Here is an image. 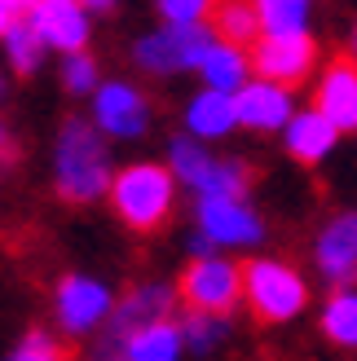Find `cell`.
I'll return each instance as SVG.
<instances>
[{"instance_id": "836d02e7", "label": "cell", "mask_w": 357, "mask_h": 361, "mask_svg": "<svg viewBox=\"0 0 357 361\" xmlns=\"http://www.w3.org/2000/svg\"><path fill=\"white\" fill-rule=\"evenodd\" d=\"M23 5H27V9H31V5H35V0H23Z\"/></svg>"}, {"instance_id": "cb8c5ba5", "label": "cell", "mask_w": 357, "mask_h": 361, "mask_svg": "<svg viewBox=\"0 0 357 361\" xmlns=\"http://www.w3.org/2000/svg\"><path fill=\"white\" fill-rule=\"evenodd\" d=\"M5 53H9V62H13L18 75H31V71L40 66V58H44V40H40V35H35L27 23H18V27L5 35Z\"/></svg>"}, {"instance_id": "e575fe53", "label": "cell", "mask_w": 357, "mask_h": 361, "mask_svg": "<svg viewBox=\"0 0 357 361\" xmlns=\"http://www.w3.org/2000/svg\"><path fill=\"white\" fill-rule=\"evenodd\" d=\"M111 361H123V357H111Z\"/></svg>"}, {"instance_id": "4dcf8cb0", "label": "cell", "mask_w": 357, "mask_h": 361, "mask_svg": "<svg viewBox=\"0 0 357 361\" xmlns=\"http://www.w3.org/2000/svg\"><path fill=\"white\" fill-rule=\"evenodd\" d=\"M84 9H97V13H111L115 9V0H80Z\"/></svg>"}, {"instance_id": "5b68a950", "label": "cell", "mask_w": 357, "mask_h": 361, "mask_svg": "<svg viewBox=\"0 0 357 361\" xmlns=\"http://www.w3.org/2000/svg\"><path fill=\"white\" fill-rule=\"evenodd\" d=\"M181 300L190 304V313L225 317L243 300V269L229 264V260H221V256L194 260L186 274H181Z\"/></svg>"}, {"instance_id": "d4e9b609", "label": "cell", "mask_w": 357, "mask_h": 361, "mask_svg": "<svg viewBox=\"0 0 357 361\" xmlns=\"http://www.w3.org/2000/svg\"><path fill=\"white\" fill-rule=\"evenodd\" d=\"M225 322L221 317H212V313H186L181 317V339L194 348V353H212L225 339Z\"/></svg>"}, {"instance_id": "83f0119b", "label": "cell", "mask_w": 357, "mask_h": 361, "mask_svg": "<svg viewBox=\"0 0 357 361\" xmlns=\"http://www.w3.org/2000/svg\"><path fill=\"white\" fill-rule=\"evenodd\" d=\"M9 361H66V353H62V344H53L44 331H31Z\"/></svg>"}, {"instance_id": "f1b7e54d", "label": "cell", "mask_w": 357, "mask_h": 361, "mask_svg": "<svg viewBox=\"0 0 357 361\" xmlns=\"http://www.w3.org/2000/svg\"><path fill=\"white\" fill-rule=\"evenodd\" d=\"M23 23V0H0V40Z\"/></svg>"}, {"instance_id": "30bf717a", "label": "cell", "mask_w": 357, "mask_h": 361, "mask_svg": "<svg viewBox=\"0 0 357 361\" xmlns=\"http://www.w3.org/2000/svg\"><path fill=\"white\" fill-rule=\"evenodd\" d=\"M93 123H97V133H111V137H141L150 123V106L133 84L111 80L93 97Z\"/></svg>"}, {"instance_id": "ffe728a7", "label": "cell", "mask_w": 357, "mask_h": 361, "mask_svg": "<svg viewBox=\"0 0 357 361\" xmlns=\"http://www.w3.org/2000/svg\"><path fill=\"white\" fill-rule=\"evenodd\" d=\"M265 35H305L313 0H252Z\"/></svg>"}, {"instance_id": "9c48e42d", "label": "cell", "mask_w": 357, "mask_h": 361, "mask_svg": "<svg viewBox=\"0 0 357 361\" xmlns=\"http://www.w3.org/2000/svg\"><path fill=\"white\" fill-rule=\"evenodd\" d=\"M27 27L44 40V49H62L71 58V53H84L88 9L80 0H35L31 13H27Z\"/></svg>"}, {"instance_id": "8992f818", "label": "cell", "mask_w": 357, "mask_h": 361, "mask_svg": "<svg viewBox=\"0 0 357 361\" xmlns=\"http://www.w3.org/2000/svg\"><path fill=\"white\" fill-rule=\"evenodd\" d=\"M172 313V291L168 286H133L115 309H111V322H106V357H123V344L155 326V322H168Z\"/></svg>"}, {"instance_id": "ba28073f", "label": "cell", "mask_w": 357, "mask_h": 361, "mask_svg": "<svg viewBox=\"0 0 357 361\" xmlns=\"http://www.w3.org/2000/svg\"><path fill=\"white\" fill-rule=\"evenodd\" d=\"M313 58H317V49L309 40V31L305 35H265V40H256L252 66L260 71V80L291 88L313 71Z\"/></svg>"}, {"instance_id": "e0dca14e", "label": "cell", "mask_w": 357, "mask_h": 361, "mask_svg": "<svg viewBox=\"0 0 357 361\" xmlns=\"http://www.w3.org/2000/svg\"><path fill=\"white\" fill-rule=\"evenodd\" d=\"M203 80L207 88H217V93H229V97H238L247 84H252V66H247V53L234 49V44H225L217 40L207 49V58H203Z\"/></svg>"}, {"instance_id": "484cf974", "label": "cell", "mask_w": 357, "mask_h": 361, "mask_svg": "<svg viewBox=\"0 0 357 361\" xmlns=\"http://www.w3.org/2000/svg\"><path fill=\"white\" fill-rule=\"evenodd\" d=\"M168 27H203V18L212 13L217 0H155Z\"/></svg>"}, {"instance_id": "277c9868", "label": "cell", "mask_w": 357, "mask_h": 361, "mask_svg": "<svg viewBox=\"0 0 357 361\" xmlns=\"http://www.w3.org/2000/svg\"><path fill=\"white\" fill-rule=\"evenodd\" d=\"M212 44H217V31L207 27H164L141 35L133 58L150 75H176V71H199Z\"/></svg>"}, {"instance_id": "f546056e", "label": "cell", "mask_w": 357, "mask_h": 361, "mask_svg": "<svg viewBox=\"0 0 357 361\" xmlns=\"http://www.w3.org/2000/svg\"><path fill=\"white\" fill-rule=\"evenodd\" d=\"M13 159V133L5 128V119H0V164H9Z\"/></svg>"}, {"instance_id": "8fae6325", "label": "cell", "mask_w": 357, "mask_h": 361, "mask_svg": "<svg viewBox=\"0 0 357 361\" xmlns=\"http://www.w3.org/2000/svg\"><path fill=\"white\" fill-rule=\"evenodd\" d=\"M58 322H62V331L71 335H84V331H93L97 322L115 309L111 304V291L97 282V278H84V274H71L58 282Z\"/></svg>"}, {"instance_id": "6da1fadb", "label": "cell", "mask_w": 357, "mask_h": 361, "mask_svg": "<svg viewBox=\"0 0 357 361\" xmlns=\"http://www.w3.org/2000/svg\"><path fill=\"white\" fill-rule=\"evenodd\" d=\"M53 180L66 203H93L115 185L111 176V150L93 119H66L53 150Z\"/></svg>"}, {"instance_id": "52a82bcc", "label": "cell", "mask_w": 357, "mask_h": 361, "mask_svg": "<svg viewBox=\"0 0 357 361\" xmlns=\"http://www.w3.org/2000/svg\"><path fill=\"white\" fill-rule=\"evenodd\" d=\"M199 233L212 247H256L265 225L243 198H199Z\"/></svg>"}, {"instance_id": "4316f807", "label": "cell", "mask_w": 357, "mask_h": 361, "mask_svg": "<svg viewBox=\"0 0 357 361\" xmlns=\"http://www.w3.org/2000/svg\"><path fill=\"white\" fill-rule=\"evenodd\" d=\"M62 84L71 88V93H97V62L88 58V53H71V58L62 62Z\"/></svg>"}, {"instance_id": "7c38bea8", "label": "cell", "mask_w": 357, "mask_h": 361, "mask_svg": "<svg viewBox=\"0 0 357 361\" xmlns=\"http://www.w3.org/2000/svg\"><path fill=\"white\" fill-rule=\"evenodd\" d=\"M234 106H238V123H243V128H256V133L287 128V123L296 119L291 93L282 84H270V80H252L234 97Z\"/></svg>"}, {"instance_id": "ac0fdd59", "label": "cell", "mask_w": 357, "mask_h": 361, "mask_svg": "<svg viewBox=\"0 0 357 361\" xmlns=\"http://www.w3.org/2000/svg\"><path fill=\"white\" fill-rule=\"evenodd\" d=\"M212 31H217V40L225 44H252L260 35V18H256V5L252 0H217L212 5Z\"/></svg>"}, {"instance_id": "3957f363", "label": "cell", "mask_w": 357, "mask_h": 361, "mask_svg": "<svg viewBox=\"0 0 357 361\" xmlns=\"http://www.w3.org/2000/svg\"><path fill=\"white\" fill-rule=\"evenodd\" d=\"M243 295L265 322H291L309 304V286L282 260H252L243 269Z\"/></svg>"}, {"instance_id": "7402d4cb", "label": "cell", "mask_w": 357, "mask_h": 361, "mask_svg": "<svg viewBox=\"0 0 357 361\" xmlns=\"http://www.w3.org/2000/svg\"><path fill=\"white\" fill-rule=\"evenodd\" d=\"M322 331L331 344L357 348V291H335L331 304L322 309Z\"/></svg>"}, {"instance_id": "603a6c76", "label": "cell", "mask_w": 357, "mask_h": 361, "mask_svg": "<svg viewBox=\"0 0 357 361\" xmlns=\"http://www.w3.org/2000/svg\"><path fill=\"white\" fill-rule=\"evenodd\" d=\"M247 185H252L247 164H238V159H217L212 172L203 176V185H199V198H243Z\"/></svg>"}, {"instance_id": "9a60e30c", "label": "cell", "mask_w": 357, "mask_h": 361, "mask_svg": "<svg viewBox=\"0 0 357 361\" xmlns=\"http://www.w3.org/2000/svg\"><path fill=\"white\" fill-rule=\"evenodd\" d=\"M335 137H340V128L322 111H296V119L287 123V154L300 159V164H322Z\"/></svg>"}, {"instance_id": "4fadbf2b", "label": "cell", "mask_w": 357, "mask_h": 361, "mask_svg": "<svg viewBox=\"0 0 357 361\" xmlns=\"http://www.w3.org/2000/svg\"><path fill=\"white\" fill-rule=\"evenodd\" d=\"M317 269L322 278L335 286H353L357 282V212H344L322 229L317 238Z\"/></svg>"}, {"instance_id": "d6a6232c", "label": "cell", "mask_w": 357, "mask_h": 361, "mask_svg": "<svg viewBox=\"0 0 357 361\" xmlns=\"http://www.w3.org/2000/svg\"><path fill=\"white\" fill-rule=\"evenodd\" d=\"M0 97H5V75H0Z\"/></svg>"}, {"instance_id": "2e32d148", "label": "cell", "mask_w": 357, "mask_h": 361, "mask_svg": "<svg viewBox=\"0 0 357 361\" xmlns=\"http://www.w3.org/2000/svg\"><path fill=\"white\" fill-rule=\"evenodd\" d=\"M186 123H190V133H194V137L217 141V137H225V133H234V128H238V106H234V97H229V93L203 88V93L190 102Z\"/></svg>"}, {"instance_id": "d6986e66", "label": "cell", "mask_w": 357, "mask_h": 361, "mask_svg": "<svg viewBox=\"0 0 357 361\" xmlns=\"http://www.w3.org/2000/svg\"><path fill=\"white\" fill-rule=\"evenodd\" d=\"M181 326L168 317V322H155V326L137 331L128 344H123V361H176L181 357Z\"/></svg>"}, {"instance_id": "1f68e13d", "label": "cell", "mask_w": 357, "mask_h": 361, "mask_svg": "<svg viewBox=\"0 0 357 361\" xmlns=\"http://www.w3.org/2000/svg\"><path fill=\"white\" fill-rule=\"evenodd\" d=\"M353 58H357V31H353Z\"/></svg>"}, {"instance_id": "44dd1931", "label": "cell", "mask_w": 357, "mask_h": 361, "mask_svg": "<svg viewBox=\"0 0 357 361\" xmlns=\"http://www.w3.org/2000/svg\"><path fill=\"white\" fill-rule=\"evenodd\" d=\"M212 164H217V159H212L194 137H172V146H168V172L176 180H186L190 190L203 185V176L212 172Z\"/></svg>"}, {"instance_id": "5bb4252c", "label": "cell", "mask_w": 357, "mask_h": 361, "mask_svg": "<svg viewBox=\"0 0 357 361\" xmlns=\"http://www.w3.org/2000/svg\"><path fill=\"white\" fill-rule=\"evenodd\" d=\"M317 111L340 133H357V62L335 58L317 84Z\"/></svg>"}, {"instance_id": "7a4b0ae2", "label": "cell", "mask_w": 357, "mask_h": 361, "mask_svg": "<svg viewBox=\"0 0 357 361\" xmlns=\"http://www.w3.org/2000/svg\"><path fill=\"white\" fill-rule=\"evenodd\" d=\"M172 198H176V176L159 164H133L111 185V203L119 212V221L137 233L164 225L172 212Z\"/></svg>"}]
</instances>
